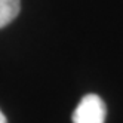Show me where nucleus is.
Segmentation results:
<instances>
[{"label": "nucleus", "instance_id": "obj_1", "mask_svg": "<svg viewBox=\"0 0 123 123\" xmlns=\"http://www.w3.org/2000/svg\"><path fill=\"white\" fill-rule=\"evenodd\" d=\"M105 104L95 93H89L82 98L73 113V123H104Z\"/></svg>", "mask_w": 123, "mask_h": 123}, {"label": "nucleus", "instance_id": "obj_2", "mask_svg": "<svg viewBox=\"0 0 123 123\" xmlns=\"http://www.w3.org/2000/svg\"><path fill=\"white\" fill-rule=\"evenodd\" d=\"M19 0H0V28L11 24L19 13Z\"/></svg>", "mask_w": 123, "mask_h": 123}, {"label": "nucleus", "instance_id": "obj_3", "mask_svg": "<svg viewBox=\"0 0 123 123\" xmlns=\"http://www.w3.org/2000/svg\"><path fill=\"white\" fill-rule=\"evenodd\" d=\"M0 123H7V122H6V117H5V114H3L2 111H0Z\"/></svg>", "mask_w": 123, "mask_h": 123}]
</instances>
